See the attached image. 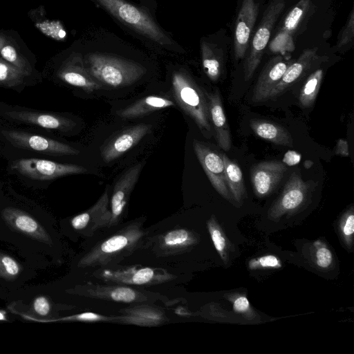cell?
<instances>
[{
	"label": "cell",
	"mask_w": 354,
	"mask_h": 354,
	"mask_svg": "<svg viewBox=\"0 0 354 354\" xmlns=\"http://www.w3.org/2000/svg\"><path fill=\"white\" fill-rule=\"evenodd\" d=\"M207 226L216 250L223 261L227 264L232 248L231 242L214 216H212L207 221Z\"/></svg>",
	"instance_id": "4dcf8cb0"
},
{
	"label": "cell",
	"mask_w": 354,
	"mask_h": 354,
	"mask_svg": "<svg viewBox=\"0 0 354 354\" xmlns=\"http://www.w3.org/2000/svg\"><path fill=\"white\" fill-rule=\"evenodd\" d=\"M335 154L344 157L349 156L348 142L344 139H339L337 141Z\"/></svg>",
	"instance_id": "f6af8a7d"
},
{
	"label": "cell",
	"mask_w": 354,
	"mask_h": 354,
	"mask_svg": "<svg viewBox=\"0 0 354 354\" xmlns=\"http://www.w3.org/2000/svg\"><path fill=\"white\" fill-rule=\"evenodd\" d=\"M147 234L141 221L132 222L95 244L80 259L77 266L102 268L120 261L141 247Z\"/></svg>",
	"instance_id": "6da1fadb"
},
{
	"label": "cell",
	"mask_w": 354,
	"mask_h": 354,
	"mask_svg": "<svg viewBox=\"0 0 354 354\" xmlns=\"http://www.w3.org/2000/svg\"><path fill=\"white\" fill-rule=\"evenodd\" d=\"M198 235L187 228L176 227L160 235L157 238L155 248L162 254L183 253L196 245Z\"/></svg>",
	"instance_id": "44dd1931"
},
{
	"label": "cell",
	"mask_w": 354,
	"mask_h": 354,
	"mask_svg": "<svg viewBox=\"0 0 354 354\" xmlns=\"http://www.w3.org/2000/svg\"><path fill=\"white\" fill-rule=\"evenodd\" d=\"M74 292L93 299L127 304L152 301L158 298L156 295L140 292L126 286L91 283L76 286Z\"/></svg>",
	"instance_id": "9c48e42d"
},
{
	"label": "cell",
	"mask_w": 354,
	"mask_h": 354,
	"mask_svg": "<svg viewBox=\"0 0 354 354\" xmlns=\"http://www.w3.org/2000/svg\"><path fill=\"white\" fill-rule=\"evenodd\" d=\"M201 55L206 75L212 81H217L222 71L221 56L213 46L205 41L201 43Z\"/></svg>",
	"instance_id": "1f68e13d"
},
{
	"label": "cell",
	"mask_w": 354,
	"mask_h": 354,
	"mask_svg": "<svg viewBox=\"0 0 354 354\" xmlns=\"http://www.w3.org/2000/svg\"><path fill=\"white\" fill-rule=\"evenodd\" d=\"M174 102L165 97L149 95L118 111L123 119H133L145 116L153 111L174 106Z\"/></svg>",
	"instance_id": "484cf974"
},
{
	"label": "cell",
	"mask_w": 354,
	"mask_h": 354,
	"mask_svg": "<svg viewBox=\"0 0 354 354\" xmlns=\"http://www.w3.org/2000/svg\"><path fill=\"white\" fill-rule=\"evenodd\" d=\"M323 74L322 69H317L306 79L299 95V102L303 107H310L314 104L321 86Z\"/></svg>",
	"instance_id": "d6a6232c"
},
{
	"label": "cell",
	"mask_w": 354,
	"mask_h": 354,
	"mask_svg": "<svg viewBox=\"0 0 354 354\" xmlns=\"http://www.w3.org/2000/svg\"><path fill=\"white\" fill-rule=\"evenodd\" d=\"M32 307L35 312L41 316H46L50 311V304L44 296L36 297L33 301Z\"/></svg>",
	"instance_id": "7bdbcfd3"
},
{
	"label": "cell",
	"mask_w": 354,
	"mask_h": 354,
	"mask_svg": "<svg viewBox=\"0 0 354 354\" xmlns=\"http://www.w3.org/2000/svg\"><path fill=\"white\" fill-rule=\"evenodd\" d=\"M121 313L118 322L142 326H158L166 319L162 310L145 304L123 309Z\"/></svg>",
	"instance_id": "d4e9b609"
},
{
	"label": "cell",
	"mask_w": 354,
	"mask_h": 354,
	"mask_svg": "<svg viewBox=\"0 0 354 354\" xmlns=\"http://www.w3.org/2000/svg\"><path fill=\"white\" fill-rule=\"evenodd\" d=\"M143 166L142 162L134 165L129 168L115 183L110 201L111 217L107 227L115 226L120 221Z\"/></svg>",
	"instance_id": "7c38bea8"
},
{
	"label": "cell",
	"mask_w": 354,
	"mask_h": 354,
	"mask_svg": "<svg viewBox=\"0 0 354 354\" xmlns=\"http://www.w3.org/2000/svg\"><path fill=\"white\" fill-rule=\"evenodd\" d=\"M5 115L14 120L48 129L66 131L74 125L72 120L52 113L30 111H12L6 112Z\"/></svg>",
	"instance_id": "cb8c5ba5"
},
{
	"label": "cell",
	"mask_w": 354,
	"mask_h": 354,
	"mask_svg": "<svg viewBox=\"0 0 354 354\" xmlns=\"http://www.w3.org/2000/svg\"><path fill=\"white\" fill-rule=\"evenodd\" d=\"M317 53V48L304 50L297 60L291 62L279 82L270 91L268 100L282 94L307 73L319 58Z\"/></svg>",
	"instance_id": "d6986e66"
},
{
	"label": "cell",
	"mask_w": 354,
	"mask_h": 354,
	"mask_svg": "<svg viewBox=\"0 0 354 354\" xmlns=\"http://www.w3.org/2000/svg\"><path fill=\"white\" fill-rule=\"evenodd\" d=\"M339 234L347 249H351L353 245L354 235V208L353 206L346 209L341 216L338 225Z\"/></svg>",
	"instance_id": "8d00e7d4"
},
{
	"label": "cell",
	"mask_w": 354,
	"mask_h": 354,
	"mask_svg": "<svg viewBox=\"0 0 354 354\" xmlns=\"http://www.w3.org/2000/svg\"><path fill=\"white\" fill-rule=\"evenodd\" d=\"M291 62L285 61L281 55L270 59L260 74L253 91L252 101L263 102L268 100L272 89L279 82Z\"/></svg>",
	"instance_id": "ffe728a7"
},
{
	"label": "cell",
	"mask_w": 354,
	"mask_h": 354,
	"mask_svg": "<svg viewBox=\"0 0 354 354\" xmlns=\"http://www.w3.org/2000/svg\"><path fill=\"white\" fill-rule=\"evenodd\" d=\"M315 187L313 180L304 181L299 174L293 172L279 198L268 209L269 219L278 221L285 215L291 216L297 212L309 201Z\"/></svg>",
	"instance_id": "5b68a950"
},
{
	"label": "cell",
	"mask_w": 354,
	"mask_h": 354,
	"mask_svg": "<svg viewBox=\"0 0 354 354\" xmlns=\"http://www.w3.org/2000/svg\"><path fill=\"white\" fill-rule=\"evenodd\" d=\"M306 257L317 269L326 271L332 268L335 258L328 244L321 239L310 243Z\"/></svg>",
	"instance_id": "f546056e"
},
{
	"label": "cell",
	"mask_w": 354,
	"mask_h": 354,
	"mask_svg": "<svg viewBox=\"0 0 354 354\" xmlns=\"http://www.w3.org/2000/svg\"><path fill=\"white\" fill-rule=\"evenodd\" d=\"M270 50L279 52L285 55L295 49L292 37L290 35L280 30L270 45Z\"/></svg>",
	"instance_id": "ab89813d"
},
{
	"label": "cell",
	"mask_w": 354,
	"mask_h": 354,
	"mask_svg": "<svg viewBox=\"0 0 354 354\" xmlns=\"http://www.w3.org/2000/svg\"><path fill=\"white\" fill-rule=\"evenodd\" d=\"M2 216L15 230L45 243H52L48 232L28 214L14 207H6L2 211Z\"/></svg>",
	"instance_id": "7402d4cb"
},
{
	"label": "cell",
	"mask_w": 354,
	"mask_h": 354,
	"mask_svg": "<svg viewBox=\"0 0 354 354\" xmlns=\"http://www.w3.org/2000/svg\"><path fill=\"white\" fill-rule=\"evenodd\" d=\"M28 76L0 57V86L15 87L21 84Z\"/></svg>",
	"instance_id": "d590c367"
},
{
	"label": "cell",
	"mask_w": 354,
	"mask_h": 354,
	"mask_svg": "<svg viewBox=\"0 0 354 354\" xmlns=\"http://www.w3.org/2000/svg\"><path fill=\"white\" fill-rule=\"evenodd\" d=\"M109 205V193L106 189L91 207L71 219V226L88 236L93 235L99 228L108 227L111 217Z\"/></svg>",
	"instance_id": "2e32d148"
},
{
	"label": "cell",
	"mask_w": 354,
	"mask_h": 354,
	"mask_svg": "<svg viewBox=\"0 0 354 354\" xmlns=\"http://www.w3.org/2000/svg\"><path fill=\"white\" fill-rule=\"evenodd\" d=\"M226 182L233 200L241 204L246 196V190L242 171L239 166L225 154H222Z\"/></svg>",
	"instance_id": "83f0119b"
},
{
	"label": "cell",
	"mask_w": 354,
	"mask_h": 354,
	"mask_svg": "<svg viewBox=\"0 0 354 354\" xmlns=\"http://www.w3.org/2000/svg\"><path fill=\"white\" fill-rule=\"evenodd\" d=\"M0 321H7L6 313L0 310Z\"/></svg>",
	"instance_id": "7dc6e473"
},
{
	"label": "cell",
	"mask_w": 354,
	"mask_h": 354,
	"mask_svg": "<svg viewBox=\"0 0 354 354\" xmlns=\"http://www.w3.org/2000/svg\"><path fill=\"white\" fill-rule=\"evenodd\" d=\"M44 11L43 7L40 6L29 12L35 26L48 38L57 41L64 40L66 32L62 24L59 21L48 19Z\"/></svg>",
	"instance_id": "f1b7e54d"
},
{
	"label": "cell",
	"mask_w": 354,
	"mask_h": 354,
	"mask_svg": "<svg viewBox=\"0 0 354 354\" xmlns=\"http://www.w3.org/2000/svg\"><path fill=\"white\" fill-rule=\"evenodd\" d=\"M151 127L141 123L122 129L105 143L101 150V156L105 162H110L126 153L149 131Z\"/></svg>",
	"instance_id": "4fadbf2b"
},
{
	"label": "cell",
	"mask_w": 354,
	"mask_h": 354,
	"mask_svg": "<svg viewBox=\"0 0 354 354\" xmlns=\"http://www.w3.org/2000/svg\"><path fill=\"white\" fill-rule=\"evenodd\" d=\"M224 297L232 304L234 311L244 319L253 321L257 318L258 315L251 306L245 295L234 292L225 295Z\"/></svg>",
	"instance_id": "74e56055"
},
{
	"label": "cell",
	"mask_w": 354,
	"mask_h": 354,
	"mask_svg": "<svg viewBox=\"0 0 354 354\" xmlns=\"http://www.w3.org/2000/svg\"><path fill=\"white\" fill-rule=\"evenodd\" d=\"M301 159L299 153L295 151H288L285 154L283 162L291 166L297 164Z\"/></svg>",
	"instance_id": "ee69618b"
},
{
	"label": "cell",
	"mask_w": 354,
	"mask_h": 354,
	"mask_svg": "<svg viewBox=\"0 0 354 354\" xmlns=\"http://www.w3.org/2000/svg\"><path fill=\"white\" fill-rule=\"evenodd\" d=\"M312 0H300L286 16L281 31L292 36L310 10Z\"/></svg>",
	"instance_id": "836d02e7"
},
{
	"label": "cell",
	"mask_w": 354,
	"mask_h": 354,
	"mask_svg": "<svg viewBox=\"0 0 354 354\" xmlns=\"http://www.w3.org/2000/svg\"><path fill=\"white\" fill-rule=\"evenodd\" d=\"M354 36V11L350 13L348 20L342 30L337 42V47H343L352 41Z\"/></svg>",
	"instance_id": "b9f144b4"
},
{
	"label": "cell",
	"mask_w": 354,
	"mask_h": 354,
	"mask_svg": "<svg viewBox=\"0 0 354 354\" xmlns=\"http://www.w3.org/2000/svg\"><path fill=\"white\" fill-rule=\"evenodd\" d=\"M285 163L279 160L263 161L251 169V181L254 194L259 198L270 194L286 171Z\"/></svg>",
	"instance_id": "9a60e30c"
},
{
	"label": "cell",
	"mask_w": 354,
	"mask_h": 354,
	"mask_svg": "<svg viewBox=\"0 0 354 354\" xmlns=\"http://www.w3.org/2000/svg\"><path fill=\"white\" fill-rule=\"evenodd\" d=\"M11 169L32 179L49 180L59 177L86 172L84 167L62 164L38 158H21L15 160Z\"/></svg>",
	"instance_id": "ba28073f"
},
{
	"label": "cell",
	"mask_w": 354,
	"mask_h": 354,
	"mask_svg": "<svg viewBox=\"0 0 354 354\" xmlns=\"http://www.w3.org/2000/svg\"><path fill=\"white\" fill-rule=\"evenodd\" d=\"M93 275L104 281L120 285H154L171 280L174 277L161 269L133 266L119 268H100Z\"/></svg>",
	"instance_id": "52a82bcc"
},
{
	"label": "cell",
	"mask_w": 354,
	"mask_h": 354,
	"mask_svg": "<svg viewBox=\"0 0 354 354\" xmlns=\"http://www.w3.org/2000/svg\"><path fill=\"white\" fill-rule=\"evenodd\" d=\"M21 271V266L15 259L0 253V278L12 280L18 277Z\"/></svg>",
	"instance_id": "f35d334b"
},
{
	"label": "cell",
	"mask_w": 354,
	"mask_h": 354,
	"mask_svg": "<svg viewBox=\"0 0 354 354\" xmlns=\"http://www.w3.org/2000/svg\"><path fill=\"white\" fill-rule=\"evenodd\" d=\"M29 53L28 46L17 32L12 30H0V57L28 75L33 71Z\"/></svg>",
	"instance_id": "ac0fdd59"
},
{
	"label": "cell",
	"mask_w": 354,
	"mask_h": 354,
	"mask_svg": "<svg viewBox=\"0 0 354 354\" xmlns=\"http://www.w3.org/2000/svg\"><path fill=\"white\" fill-rule=\"evenodd\" d=\"M1 133L10 143L19 149L53 156L77 155L80 153L66 144L24 131L3 130Z\"/></svg>",
	"instance_id": "30bf717a"
},
{
	"label": "cell",
	"mask_w": 354,
	"mask_h": 354,
	"mask_svg": "<svg viewBox=\"0 0 354 354\" xmlns=\"http://www.w3.org/2000/svg\"><path fill=\"white\" fill-rule=\"evenodd\" d=\"M26 319L41 323L56 322H109L112 320L118 321V317H108L100 315L93 312H84L70 316H66L57 319H40L30 315L20 314Z\"/></svg>",
	"instance_id": "e575fe53"
},
{
	"label": "cell",
	"mask_w": 354,
	"mask_h": 354,
	"mask_svg": "<svg viewBox=\"0 0 354 354\" xmlns=\"http://www.w3.org/2000/svg\"><path fill=\"white\" fill-rule=\"evenodd\" d=\"M171 86L180 107L194 120L204 135L211 136L208 98L202 89L187 74L181 71L173 73Z\"/></svg>",
	"instance_id": "3957f363"
},
{
	"label": "cell",
	"mask_w": 354,
	"mask_h": 354,
	"mask_svg": "<svg viewBox=\"0 0 354 354\" xmlns=\"http://www.w3.org/2000/svg\"><path fill=\"white\" fill-rule=\"evenodd\" d=\"M250 126L260 138L277 145L292 147L293 140L290 132L284 127L270 122L252 120Z\"/></svg>",
	"instance_id": "4316f807"
},
{
	"label": "cell",
	"mask_w": 354,
	"mask_h": 354,
	"mask_svg": "<svg viewBox=\"0 0 354 354\" xmlns=\"http://www.w3.org/2000/svg\"><path fill=\"white\" fill-rule=\"evenodd\" d=\"M114 17L165 47L173 46L171 39L147 12L125 0H95Z\"/></svg>",
	"instance_id": "277c9868"
},
{
	"label": "cell",
	"mask_w": 354,
	"mask_h": 354,
	"mask_svg": "<svg viewBox=\"0 0 354 354\" xmlns=\"http://www.w3.org/2000/svg\"><path fill=\"white\" fill-rule=\"evenodd\" d=\"M258 12L259 3L256 0L242 1L234 30V55L237 60L245 55Z\"/></svg>",
	"instance_id": "e0dca14e"
},
{
	"label": "cell",
	"mask_w": 354,
	"mask_h": 354,
	"mask_svg": "<svg viewBox=\"0 0 354 354\" xmlns=\"http://www.w3.org/2000/svg\"><path fill=\"white\" fill-rule=\"evenodd\" d=\"M193 147L213 187L225 199L234 203L226 182L222 155L196 140L193 142Z\"/></svg>",
	"instance_id": "8fae6325"
},
{
	"label": "cell",
	"mask_w": 354,
	"mask_h": 354,
	"mask_svg": "<svg viewBox=\"0 0 354 354\" xmlns=\"http://www.w3.org/2000/svg\"><path fill=\"white\" fill-rule=\"evenodd\" d=\"M286 0H274L265 10L252 43L244 70L245 80L252 78L261 62L274 24L285 8Z\"/></svg>",
	"instance_id": "8992f818"
},
{
	"label": "cell",
	"mask_w": 354,
	"mask_h": 354,
	"mask_svg": "<svg viewBox=\"0 0 354 354\" xmlns=\"http://www.w3.org/2000/svg\"><path fill=\"white\" fill-rule=\"evenodd\" d=\"M57 75L68 84L81 88L87 92L101 88V84L87 70L82 55L75 52L71 53L62 62Z\"/></svg>",
	"instance_id": "5bb4252c"
},
{
	"label": "cell",
	"mask_w": 354,
	"mask_h": 354,
	"mask_svg": "<svg viewBox=\"0 0 354 354\" xmlns=\"http://www.w3.org/2000/svg\"><path fill=\"white\" fill-rule=\"evenodd\" d=\"M248 266L250 270L278 269L282 267V263L278 257L273 254H267L252 259L249 261Z\"/></svg>",
	"instance_id": "60d3db41"
},
{
	"label": "cell",
	"mask_w": 354,
	"mask_h": 354,
	"mask_svg": "<svg viewBox=\"0 0 354 354\" xmlns=\"http://www.w3.org/2000/svg\"><path fill=\"white\" fill-rule=\"evenodd\" d=\"M207 98L210 121L213 124L217 143L223 150L228 151L231 148L232 139L220 93L216 90Z\"/></svg>",
	"instance_id": "603a6c76"
},
{
	"label": "cell",
	"mask_w": 354,
	"mask_h": 354,
	"mask_svg": "<svg viewBox=\"0 0 354 354\" xmlns=\"http://www.w3.org/2000/svg\"><path fill=\"white\" fill-rule=\"evenodd\" d=\"M313 165V162L310 160H306L304 162V167L307 169H310Z\"/></svg>",
	"instance_id": "bcb514c9"
},
{
	"label": "cell",
	"mask_w": 354,
	"mask_h": 354,
	"mask_svg": "<svg viewBox=\"0 0 354 354\" xmlns=\"http://www.w3.org/2000/svg\"><path fill=\"white\" fill-rule=\"evenodd\" d=\"M84 61L89 73L96 81L113 88L131 85L146 72L139 64L110 54L88 53L84 57Z\"/></svg>",
	"instance_id": "7a4b0ae2"
}]
</instances>
